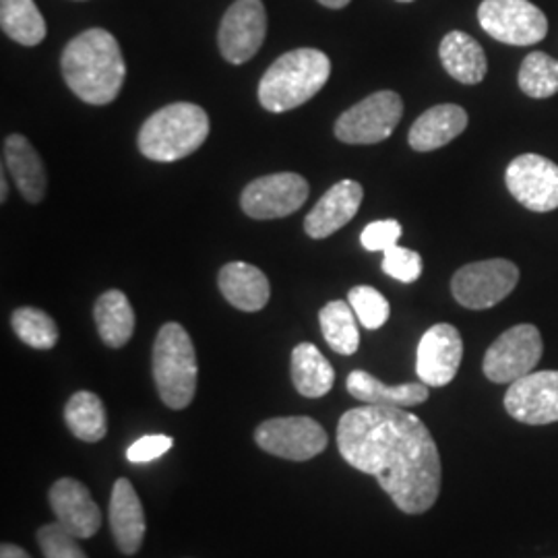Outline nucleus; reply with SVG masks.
<instances>
[{"label": "nucleus", "instance_id": "obj_1", "mask_svg": "<svg viewBox=\"0 0 558 558\" xmlns=\"http://www.w3.org/2000/svg\"><path fill=\"white\" fill-rule=\"evenodd\" d=\"M341 458L379 480L399 511L422 515L439 499V449L428 426L405 408L360 405L338 424Z\"/></svg>", "mask_w": 558, "mask_h": 558}, {"label": "nucleus", "instance_id": "obj_2", "mask_svg": "<svg viewBox=\"0 0 558 558\" xmlns=\"http://www.w3.org/2000/svg\"><path fill=\"white\" fill-rule=\"evenodd\" d=\"M62 77L69 89L92 106H106L119 98L126 64L117 38L101 29H85L62 50Z\"/></svg>", "mask_w": 558, "mask_h": 558}, {"label": "nucleus", "instance_id": "obj_3", "mask_svg": "<svg viewBox=\"0 0 558 558\" xmlns=\"http://www.w3.org/2000/svg\"><path fill=\"white\" fill-rule=\"evenodd\" d=\"M331 75V60L315 48L281 54L260 77V106L269 112H288L315 98Z\"/></svg>", "mask_w": 558, "mask_h": 558}, {"label": "nucleus", "instance_id": "obj_4", "mask_svg": "<svg viewBox=\"0 0 558 558\" xmlns=\"http://www.w3.org/2000/svg\"><path fill=\"white\" fill-rule=\"evenodd\" d=\"M209 137L207 112L191 101L163 106L143 122L140 151L147 160L179 161L195 154Z\"/></svg>", "mask_w": 558, "mask_h": 558}, {"label": "nucleus", "instance_id": "obj_5", "mask_svg": "<svg viewBox=\"0 0 558 558\" xmlns=\"http://www.w3.org/2000/svg\"><path fill=\"white\" fill-rule=\"evenodd\" d=\"M154 380L161 401L172 410L191 405L197 391V354L193 339L180 323H166L154 343Z\"/></svg>", "mask_w": 558, "mask_h": 558}, {"label": "nucleus", "instance_id": "obj_6", "mask_svg": "<svg viewBox=\"0 0 558 558\" xmlns=\"http://www.w3.org/2000/svg\"><path fill=\"white\" fill-rule=\"evenodd\" d=\"M519 281L515 263L488 259L461 267L451 279L453 299L472 311H486L507 299Z\"/></svg>", "mask_w": 558, "mask_h": 558}, {"label": "nucleus", "instance_id": "obj_7", "mask_svg": "<svg viewBox=\"0 0 558 558\" xmlns=\"http://www.w3.org/2000/svg\"><path fill=\"white\" fill-rule=\"evenodd\" d=\"M403 117V100L383 89L345 110L336 122V137L348 145H375L389 140Z\"/></svg>", "mask_w": 558, "mask_h": 558}, {"label": "nucleus", "instance_id": "obj_8", "mask_svg": "<svg viewBox=\"0 0 558 558\" xmlns=\"http://www.w3.org/2000/svg\"><path fill=\"white\" fill-rule=\"evenodd\" d=\"M544 352L538 327L523 323L507 329L488 350L482 362L484 377L499 385H511L534 373Z\"/></svg>", "mask_w": 558, "mask_h": 558}, {"label": "nucleus", "instance_id": "obj_9", "mask_svg": "<svg viewBox=\"0 0 558 558\" xmlns=\"http://www.w3.org/2000/svg\"><path fill=\"white\" fill-rule=\"evenodd\" d=\"M482 29L509 46H532L548 34V20L530 0H482L478 7Z\"/></svg>", "mask_w": 558, "mask_h": 558}, {"label": "nucleus", "instance_id": "obj_10", "mask_svg": "<svg viewBox=\"0 0 558 558\" xmlns=\"http://www.w3.org/2000/svg\"><path fill=\"white\" fill-rule=\"evenodd\" d=\"M255 440L263 451L290 461H308L327 449L329 437L317 420L288 416L260 422Z\"/></svg>", "mask_w": 558, "mask_h": 558}, {"label": "nucleus", "instance_id": "obj_11", "mask_svg": "<svg viewBox=\"0 0 558 558\" xmlns=\"http://www.w3.org/2000/svg\"><path fill=\"white\" fill-rule=\"evenodd\" d=\"M306 199V180L296 172H278L253 180L242 191L240 207L253 220H279L296 214Z\"/></svg>", "mask_w": 558, "mask_h": 558}, {"label": "nucleus", "instance_id": "obj_12", "mask_svg": "<svg viewBox=\"0 0 558 558\" xmlns=\"http://www.w3.org/2000/svg\"><path fill=\"white\" fill-rule=\"evenodd\" d=\"M509 193L530 211H555L558 207V166L538 154H523L505 172Z\"/></svg>", "mask_w": 558, "mask_h": 558}, {"label": "nucleus", "instance_id": "obj_13", "mask_svg": "<svg viewBox=\"0 0 558 558\" xmlns=\"http://www.w3.org/2000/svg\"><path fill=\"white\" fill-rule=\"evenodd\" d=\"M265 36L267 11L263 0H236L220 23L221 57L232 64H244L259 52Z\"/></svg>", "mask_w": 558, "mask_h": 558}, {"label": "nucleus", "instance_id": "obj_14", "mask_svg": "<svg viewBox=\"0 0 558 558\" xmlns=\"http://www.w3.org/2000/svg\"><path fill=\"white\" fill-rule=\"evenodd\" d=\"M505 410L511 418L544 426L558 422V371H539L509 385Z\"/></svg>", "mask_w": 558, "mask_h": 558}, {"label": "nucleus", "instance_id": "obj_15", "mask_svg": "<svg viewBox=\"0 0 558 558\" xmlns=\"http://www.w3.org/2000/svg\"><path fill=\"white\" fill-rule=\"evenodd\" d=\"M463 359V339L449 323L433 325L418 343L416 375L428 387H445L458 375Z\"/></svg>", "mask_w": 558, "mask_h": 558}, {"label": "nucleus", "instance_id": "obj_16", "mask_svg": "<svg viewBox=\"0 0 558 558\" xmlns=\"http://www.w3.org/2000/svg\"><path fill=\"white\" fill-rule=\"evenodd\" d=\"M50 507L60 525L75 538L87 539L101 527V511L80 480L60 478L50 488Z\"/></svg>", "mask_w": 558, "mask_h": 558}, {"label": "nucleus", "instance_id": "obj_17", "mask_svg": "<svg viewBox=\"0 0 558 558\" xmlns=\"http://www.w3.org/2000/svg\"><path fill=\"white\" fill-rule=\"evenodd\" d=\"M364 197L362 184L356 180H341L333 184L304 220V230L311 239L323 240L336 234L356 218Z\"/></svg>", "mask_w": 558, "mask_h": 558}, {"label": "nucleus", "instance_id": "obj_18", "mask_svg": "<svg viewBox=\"0 0 558 558\" xmlns=\"http://www.w3.org/2000/svg\"><path fill=\"white\" fill-rule=\"evenodd\" d=\"M110 530L122 555H135L145 538V513L133 484L119 478L110 497Z\"/></svg>", "mask_w": 558, "mask_h": 558}, {"label": "nucleus", "instance_id": "obj_19", "mask_svg": "<svg viewBox=\"0 0 558 558\" xmlns=\"http://www.w3.org/2000/svg\"><path fill=\"white\" fill-rule=\"evenodd\" d=\"M4 168L15 180L21 197L27 203H40L46 197V168L34 145L23 135H9L2 145Z\"/></svg>", "mask_w": 558, "mask_h": 558}, {"label": "nucleus", "instance_id": "obj_20", "mask_svg": "<svg viewBox=\"0 0 558 558\" xmlns=\"http://www.w3.org/2000/svg\"><path fill=\"white\" fill-rule=\"evenodd\" d=\"M468 126V112L458 104L428 108L410 129L408 141L416 151H435L458 140Z\"/></svg>", "mask_w": 558, "mask_h": 558}, {"label": "nucleus", "instance_id": "obj_21", "mask_svg": "<svg viewBox=\"0 0 558 558\" xmlns=\"http://www.w3.org/2000/svg\"><path fill=\"white\" fill-rule=\"evenodd\" d=\"M218 283L223 299L244 313H257L265 308L271 294L267 276L259 267L242 260H234L221 267Z\"/></svg>", "mask_w": 558, "mask_h": 558}, {"label": "nucleus", "instance_id": "obj_22", "mask_svg": "<svg viewBox=\"0 0 558 558\" xmlns=\"http://www.w3.org/2000/svg\"><path fill=\"white\" fill-rule=\"evenodd\" d=\"M348 393L368 405H389V408H412L428 399V385L403 383V385H385L366 371H352L345 380Z\"/></svg>", "mask_w": 558, "mask_h": 558}, {"label": "nucleus", "instance_id": "obj_23", "mask_svg": "<svg viewBox=\"0 0 558 558\" xmlns=\"http://www.w3.org/2000/svg\"><path fill=\"white\" fill-rule=\"evenodd\" d=\"M439 57L445 71L463 85H478L486 77L488 62L484 48L463 32H449L442 38Z\"/></svg>", "mask_w": 558, "mask_h": 558}, {"label": "nucleus", "instance_id": "obj_24", "mask_svg": "<svg viewBox=\"0 0 558 558\" xmlns=\"http://www.w3.org/2000/svg\"><path fill=\"white\" fill-rule=\"evenodd\" d=\"M292 380L300 396L308 399L323 398L331 391L336 383V371L315 343L304 341L292 352Z\"/></svg>", "mask_w": 558, "mask_h": 558}, {"label": "nucleus", "instance_id": "obj_25", "mask_svg": "<svg viewBox=\"0 0 558 558\" xmlns=\"http://www.w3.org/2000/svg\"><path fill=\"white\" fill-rule=\"evenodd\" d=\"M94 317L101 341L108 348L126 345L135 333V311L120 290H108L101 294L96 302Z\"/></svg>", "mask_w": 558, "mask_h": 558}, {"label": "nucleus", "instance_id": "obj_26", "mask_svg": "<svg viewBox=\"0 0 558 558\" xmlns=\"http://www.w3.org/2000/svg\"><path fill=\"white\" fill-rule=\"evenodd\" d=\"M320 331L333 352L341 356H352L360 348V331L356 313L350 302L333 300L325 304L319 313Z\"/></svg>", "mask_w": 558, "mask_h": 558}, {"label": "nucleus", "instance_id": "obj_27", "mask_svg": "<svg viewBox=\"0 0 558 558\" xmlns=\"http://www.w3.org/2000/svg\"><path fill=\"white\" fill-rule=\"evenodd\" d=\"M0 27L21 46H38L46 38V21L34 0H0Z\"/></svg>", "mask_w": 558, "mask_h": 558}, {"label": "nucleus", "instance_id": "obj_28", "mask_svg": "<svg viewBox=\"0 0 558 558\" xmlns=\"http://www.w3.org/2000/svg\"><path fill=\"white\" fill-rule=\"evenodd\" d=\"M69 430L83 442H98L106 437L108 418L101 399L92 391H77L64 405Z\"/></svg>", "mask_w": 558, "mask_h": 558}, {"label": "nucleus", "instance_id": "obj_29", "mask_svg": "<svg viewBox=\"0 0 558 558\" xmlns=\"http://www.w3.org/2000/svg\"><path fill=\"white\" fill-rule=\"evenodd\" d=\"M519 87L525 96L544 100L558 94V60L532 52L527 54L519 69Z\"/></svg>", "mask_w": 558, "mask_h": 558}, {"label": "nucleus", "instance_id": "obj_30", "mask_svg": "<svg viewBox=\"0 0 558 558\" xmlns=\"http://www.w3.org/2000/svg\"><path fill=\"white\" fill-rule=\"evenodd\" d=\"M13 331L17 338L36 350H52L59 341V327L54 319L34 306H23L13 313Z\"/></svg>", "mask_w": 558, "mask_h": 558}, {"label": "nucleus", "instance_id": "obj_31", "mask_svg": "<svg viewBox=\"0 0 558 558\" xmlns=\"http://www.w3.org/2000/svg\"><path fill=\"white\" fill-rule=\"evenodd\" d=\"M348 302L354 308L362 327L366 329H380L391 315L389 302L380 294L379 290L371 286H356L350 290Z\"/></svg>", "mask_w": 558, "mask_h": 558}, {"label": "nucleus", "instance_id": "obj_32", "mask_svg": "<svg viewBox=\"0 0 558 558\" xmlns=\"http://www.w3.org/2000/svg\"><path fill=\"white\" fill-rule=\"evenodd\" d=\"M77 539L80 538L66 532L60 523L41 525L38 532V544L44 558H87Z\"/></svg>", "mask_w": 558, "mask_h": 558}, {"label": "nucleus", "instance_id": "obj_33", "mask_svg": "<svg viewBox=\"0 0 558 558\" xmlns=\"http://www.w3.org/2000/svg\"><path fill=\"white\" fill-rule=\"evenodd\" d=\"M383 271L401 283H414L422 276V257L416 251L396 244L385 251Z\"/></svg>", "mask_w": 558, "mask_h": 558}, {"label": "nucleus", "instance_id": "obj_34", "mask_svg": "<svg viewBox=\"0 0 558 558\" xmlns=\"http://www.w3.org/2000/svg\"><path fill=\"white\" fill-rule=\"evenodd\" d=\"M399 239H401V223L398 220L373 221L360 234L362 246L371 253H377V251L385 253L387 248L396 246Z\"/></svg>", "mask_w": 558, "mask_h": 558}, {"label": "nucleus", "instance_id": "obj_35", "mask_svg": "<svg viewBox=\"0 0 558 558\" xmlns=\"http://www.w3.org/2000/svg\"><path fill=\"white\" fill-rule=\"evenodd\" d=\"M174 440L166 435H147L135 440L129 449H126V459L131 463H147L154 459L161 458L163 453H168L172 449Z\"/></svg>", "mask_w": 558, "mask_h": 558}, {"label": "nucleus", "instance_id": "obj_36", "mask_svg": "<svg viewBox=\"0 0 558 558\" xmlns=\"http://www.w3.org/2000/svg\"><path fill=\"white\" fill-rule=\"evenodd\" d=\"M0 558H32L23 548L15 544H2L0 548Z\"/></svg>", "mask_w": 558, "mask_h": 558}, {"label": "nucleus", "instance_id": "obj_37", "mask_svg": "<svg viewBox=\"0 0 558 558\" xmlns=\"http://www.w3.org/2000/svg\"><path fill=\"white\" fill-rule=\"evenodd\" d=\"M317 2L327 7V9H343V7L350 4V0H317Z\"/></svg>", "mask_w": 558, "mask_h": 558}, {"label": "nucleus", "instance_id": "obj_38", "mask_svg": "<svg viewBox=\"0 0 558 558\" xmlns=\"http://www.w3.org/2000/svg\"><path fill=\"white\" fill-rule=\"evenodd\" d=\"M9 197V184H7V177L2 174V179H0V201L4 203Z\"/></svg>", "mask_w": 558, "mask_h": 558}, {"label": "nucleus", "instance_id": "obj_39", "mask_svg": "<svg viewBox=\"0 0 558 558\" xmlns=\"http://www.w3.org/2000/svg\"><path fill=\"white\" fill-rule=\"evenodd\" d=\"M398 2H414V0H398Z\"/></svg>", "mask_w": 558, "mask_h": 558}]
</instances>
